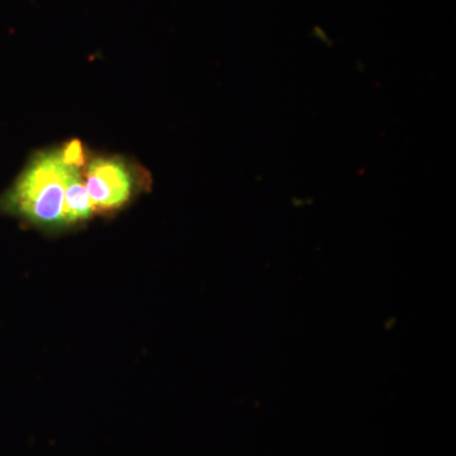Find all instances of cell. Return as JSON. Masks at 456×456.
Listing matches in <instances>:
<instances>
[{
	"mask_svg": "<svg viewBox=\"0 0 456 456\" xmlns=\"http://www.w3.org/2000/svg\"><path fill=\"white\" fill-rule=\"evenodd\" d=\"M61 155L66 164L77 167V169L86 164V155H84L83 145L79 141H71V142H69L68 145L61 150Z\"/></svg>",
	"mask_w": 456,
	"mask_h": 456,
	"instance_id": "obj_4",
	"label": "cell"
},
{
	"mask_svg": "<svg viewBox=\"0 0 456 456\" xmlns=\"http://www.w3.org/2000/svg\"><path fill=\"white\" fill-rule=\"evenodd\" d=\"M93 213L94 207L90 200L82 175L79 169H74L65 191V226L88 221Z\"/></svg>",
	"mask_w": 456,
	"mask_h": 456,
	"instance_id": "obj_3",
	"label": "cell"
},
{
	"mask_svg": "<svg viewBox=\"0 0 456 456\" xmlns=\"http://www.w3.org/2000/svg\"><path fill=\"white\" fill-rule=\"evenodd\" d=\"M74 169L61 151L36 156L2 198L0 208L35 226L64 227L65 191Z\"/></svg>",
	"mask_w": 456,
	"mask_h": 456,
	"instance_id": "obj_1",
	"label": "cell"
},
{
	"mask_svg": "<svg viewBox=\"0 0 456 456\" xmlns=\"http://www.w3.org/2000/svg\"><path fill=\"white\" fill-rule=\"evenodd\" d=\"M84 179L94 212L117 211L134 194V175L117 159H95L86 167Z\"/></svg>",
	"mask_w": 456,
	"mask_h": 456,
	"instance_id": "obj_2",
	"label": "cell"
}]
</instances>
